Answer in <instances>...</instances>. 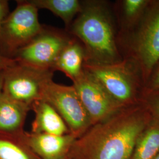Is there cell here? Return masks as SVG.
<instances>
[{
	"instance_id": "1",
	"label": "cell",
	"mask_w": 159,
	"mask_h": 159,
	"mask_svg": "<svg viewBox=\"0 0 159 159\" xmlns=\"http://www.w3.org/2000/svg\"><path fill=\"white\" fill-rule=\"evenodd\" d=\"M148 123V114L140 108L121 110L77 138L65 159H131Z\"/></svg>"
},
{
	"instance_id": "2",
	"label": "cell",
	"mask_w": 159,
	"mask_h": 159,
	"mask_svg": "<svg viewBox=\"0 0 159 159\" xmlns=\"http://www.w3.org/2000/svg\"><path fill=\"white\" fill-rule=\"evenodd\" d=\"M81 9L67 31L82 44L85 63H121L111 16L102 2H81Z\"/></svg>"
},
{
	"instance_id": "3",
	"label": "cell",
	"mask_w": 159,
	"mask_h": 159,
	"mask_svg": "<svg viewBox=\"0 0 159 159\" xmlns=\"http://www.w3.org/2000/svg\"><path fill=\"white\" fill-rule=\"evenodd\" d=\"M17 4L0 29V55L11 59L43 29L39 20V10L29 0L17 1Z\"/></svg>"
},
{
	"instance_id": "4",
	"label": "cell",
	"mask_w": 159,
	"mask_h": 159,
	"mask_svg": "<svg viewBox=\"0 0 159 159\" xmlns=\"http://www.w3.org/2000/svg\"><path fill=\"white\" fill-rule=\"evenodd\" d=\"M41 99L57 111L76 139L91 127L90 117L73 85H61L50 80L43 85Z\"/></svg>"
},
{
	"instance_id": "5",
	"label": "cell",
	"mask_w": 159,
	"mask_h": 159,
	"mask_svg": "<svg viewBox=\"0 0 159 159\" xmlns=\"http://www.w3.org/2000/svg\"><path fill=\"white\" fill-rule=\"evenodd\" d=\"M73 37L67 31L43 26L40 34L18 51L13 59L23 65L52 70L57 58Z\"/></svg>"
},
{
	"instance_id": "6",
	"label": "cell",
	"mask_w": 159,
	"mask_h": 159,
	"mask_svg": "<svg viewBox=\"0 0 159 159\" xmlns=\"http://www.w3.org/2000/svg\"><path fill=\"white\" fill-rule=\"evenodd\" d=\"M54 72L15 63L3 70L2 92L12 98L31 106L41 99L43 85L52 79Z\"/></svg>"
},
{
	"instance_id": "7",
	"label": "cell",
	"mask_w": 159,
	"mask_h": 159,
	"mask_svg": "<svg viewBox=\"0 0 159 159\" xmlns=\"http://www.w3.org/2000/svg\"><path fill=\"white\" fill-rule=\"evenodd\" d=\"M73 83L90 117L91 126L108 119L124 106L114 99L84 68Z\"/></svg>"
},
{
	"instance_id": "8",
	"label": "cell",
	"mask_w": 159,
	"mask_h": 159,
	"mask_svg": "<svg viewBox=\"0 0 159 159\" xmlns=\"http://www.w3.org/2000/svg\"><path fill=\"white\" fill-rule=\"evenodd\" d=\"M133 48L143 74L148 76L159 61V2L146 14L135 36Z\"/></svg>"
},
{
	"instance_id": "9",
	"label": "cell",
	"mask_w": 159,
	"mask_h": 159,
	"mask_svg": "<svg viewBox=\"0 0 159 159\" xmlns=\"http://www.w3.org/2000/svg\"><path fill=\"white\" fill-rule=\"evenodd\" d=\"M84 68L95 78L117 101L125 106L133 98V79L121 63L113 64L84 63Z\"/></svg>"
},
{
	"instance_id": "10",
	"label": "cell",
	"mask_w": 159,
	"mask_h": 159,
	"mask_svg": "<svg viewBox=\"0 0 159 159\" xmlns=\"http://www.w3.org/2000/svg\"><path fill=\"white\" fill-rule=\"evenodd\" d=\"M76 139L70 133L54 135L26 132L30 148L40 159H65Z\"/></svg>"
},
{
	"instance_id": "11",
	"label": "cell",
	"mask_w": 159,
	"mask_h": 159,
	"mask_svg": "<svg viewBox=\"0 0 159 159\" xmlns=\"http://www.w3.org/2000/svg\"><path fill=\"white\" fill-rule=\"evenodd\" d=\"M34 119L32 123L33 133L64 135L70 133L61 117L51 105L43 100H38L31 104Z\"/></svg>"
},
{
	"instance_id": "12",
	"label": "cell",
	"mask_w": 159,
	"mask_h": 159,
	"mask_svg": "<svg viewBox=\"0 0 159 159\" xmlns=\"http://www.w3.org/2000/svg\"><path fill=\"white\" fill-rule=\"evenodd\" d=\"M30 106L0 93V133H17L24 130Z\"/></svg>"
},
{
	"instance_id": "13",
	"label": "cell",
	"mask_w": 159,
	"mask_h": 159,
	"mask_svg": "<svg viewBox=\"0 0 159 159\" xmlns=\"http://www.w3.org/2000/svg\"><path fill=\"white\" fill-rule=\"evenodd\" d=\"M85 51L82 44L75 37L63 49L54 64L52 70L60 71L74 81L83 73Z\"/></svg>"
},
{
	"instance_id": "14",
	"label": "cell",
	"mask_w": 159,
	"mask_h": 159,
	"mask_svg": "<svg viewBox=\"0 0 159 159\" xmlns=\"http://www.w3.org/2000/svg\"><path fill=\"white\" fill-rule=\"evenodd\" d=\"M0 159H40L30 148L26 131L0 133Z\"/></svg>"
},
{
	"instance_id": "15",
	"label": "cell",
	"mask_w": 159,
	"mask_h": 159,
	"mask_svg": "<svg viewBox=\"0 0 159 159\" xmlns=\"http://www.w3.org/2000/svg\"><path fill=\"white\" fill-rule=\"evenodd\" d=\"M38 10L46 9L60 17L67 30L81 9L82 2L78 0H29Z\"/></svg>"
},
{
	"instance_id": "16",
	"label": "cell",
	"mask_w": 159,
	"mask_h": 159,
	"mask_svg": "<svg viewBox=\"0 0 159 159\" xmlns=\"http://www.w3.org/2000/svg\"><path fill=\"white\" fill-rule=\"evenodd\" d=\"M159 153V126L148 127L137 140L132 159H153Z\"/></svg>"
},
{
	"instance_id": "17",
	"label": "cell",
	"mask_w": 159,
	"mask_h": 159,
	"mask_svg": "<svg viewBox=\"0 0 159 159\" xmlns=\"http://www.w3.org/2000/svg\"><path fill=\"white\" fill-rule=\"evenodd\" d=\"M144 0H125L123 2V10L125 16L129 18L136 17L148 4Z\"/></svg>"
},
{
	"instance_id": "18",
	"label": "cell",
	"mask_w": 159,
	"mask_h": 159,
	"mask_svg": "<svg viewBox=\"0 0 159 159\" xmlns=\"http://www.w3.org/2000/svg\"><path fill=\"white\" fill-rule=\"evenodd\" d=\"M148 104L154 114L159 120V93L150 96Z\"/></svg>"
},
{
	"instance_id": "19",
	"label": "cell",
	"mask_w": 159,
	"mask_h": 159,
	"mask_svg": "<svg viewBox=\"0 0 159 159\" xmlns=\"http://www.w3.org/2000/svg\"><path fill=\"white\" fill-rule=\"evenodd\" d=\"M10 12L8 1L0 0V29L3 21Z\"/></svg>"
},
{
	"instance_id": "20",
	"label": "cell",
	"mask_w": 159,
	"mask_h": 159,
	"mask_svg": "<svg viewBox=\"0 0 159 159\" xmlns=\"http://www.w3.org/2000/svg\"><path fill=\"white\" fill-rule=\"evenodd\" d=\"M150 89L153 91L159 90V64L150 80Z\"/></svg>"
},
{
	"instance_id": "21",
	"label": "cell",
	"mask_w": 159,
	"mask_h": 159,
	"mask_svg": "<svg viewBox=\"0 0 159 159\" xmlns=\"http://www.w3.org/2000/svg\"><path fill=\"white\" fill-rule=\"evenodd\" d=\"M16 61L14 59L3 57L0 55V69L5 70L14 65Z\"/></svg>"
},
{
	"instance_id": "22",
	"label": "cell",
	"mask_w": 159,
	"mask_h": 159,
	"mask_svg": "<svg viewBox=\"0 0 159 159\" xmlns=\"http://www.w3.org/2000/svg\"><path fill=\"white\" fill-rule=\"evenodd\" d=\"M3 84V70L0 69V93L2 92Z\"/></svg>"
},
{
	"instance_id": "23",
	"label": "cell",
	"mask_w": 159,
	"mask_h": 159,
	"mask_svg": "<svg viewBox=\"0 0 159 159\" xmlns=\"http://www.w3.org/2000/svg\"><path fill=\"white\" fill-rule=\"evenodd\" d=\"M153 159H159V153L157 154V156Z\"/></svg>"
}]
</instances>
